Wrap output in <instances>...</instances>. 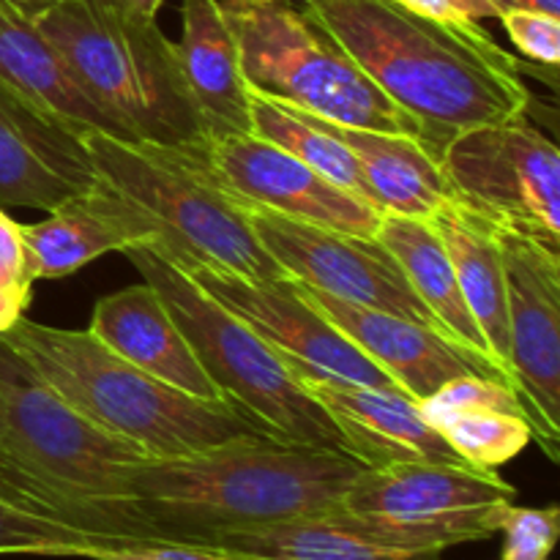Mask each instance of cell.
Masks as SVG:
<instances>
[{"label": "cell", "mask_w": 560, "mask_h": 560, "mask_svg": "<svg viewBox=\"0 0 560 560\" xmlns=\"http://www.w3.org/2000/svg\"><path fill=\"white\" fill-rule=\"evenodd\" d=\"M514 498L498 470L402 459L361 470L328 517L383 545L446 552L495 536Z\"/></svg>", "instance_id": "ba28073f"}, {"label": "cell", "mask_w": 560, "mask_h": 560, "mask_svg": "<svg viewBox=\"0 0 560 560\" xmlns=\"http://www.w3.org/2000/svg\"><path fill=\"white\" fill-rule=\"evenodd\" d=\"M299 381L337 421L366 468L402 463V459L468 465L448 446L446 438L421 416L419 402L408 394L392 392V388L331 383L320 377H299Z\"/></svg>", "instance_id": "e0dca14e"}, {"label": "cell", "mask_w": 560, "mask_h": 560, "mask_svg": "<svg viewBox=\"0 0 560 560\" xmlns=\"http://www.w3.org/2000/svg\"><path fill=\"white\" fill-rule=\"evenodd\" d=\"M375 238L392 252L394 260L399 262V268L408 277L410 288L424 301V306L432 312L441 331L452 342H457L459 348L470 350L479 359L498 366L490 348H487L479 323L474 320L468 304H465L457 273H454L446 246H443L441 235L432 228V222H427V219L399 217V213H383Z\"/></svg>", "instance_id": "7402d4cb"}, {"label": "cell", "mask_w": 560, "mask_h": 560, "mask_svg": "<svg viewBox=\"0 0 560 560\" xmlns=\"http://www.w3.org/2000/svg\"><path fill=\"white\" fill-rule=\"evenodd\" d=\"M416 14L432 16L443 22H481L498 16L490 0H397Z\"/></svg>", "instance_id": "1f68e13d"}, {"label": "cell", "mask_w": 560, "mask_h": 560, "mask_svg": "<svg viewBox=\"0 0 560 560\" xmlns=\"http://www.w3.org/2000/svg\"><path fill=\"white\" fill-rule=\"evenodd\" d=\"M27 304H31V301L20 299V295H14V293H9V290L0 288V334L9 331V328L20 320L22 312L27 310Z\"/></svg>", "instance_id": "836d02e7"}, {"label": "cell", "mask_w": 560, "mask_h": 560, "mask_svg": "<svg viewBox=\"0 0 560 560\" xmlns=\"http://www.w3.org/2000/svg\"><path fill=\"white\" fill-rule=\"evenodd\" d=\"M213 545L262 560H443V552L383 545L328 514L230 530Z\"/></svg>", "instance_id": "cb8c5ba5"}, {"label": "cell", "mask_w": 560, "mask_h": 560, "mask_svg": "<svg viewBox=\"0 0 560 560\" xmlns=\"http://www.w3.org/2000/svg\"><path fill=\"white\" fill-rule=\"evenodd\" d=\"M246 211L260 244L290 279L331 299L388 312L443 334L399 262L377 238L315 228L260 208L246 206Z\"/></svg>", "instance_id": "8fae6325"}, {"label": "cell", "mask_w": 560, "mask_h": 560, "mask_svg": "<svg viewBox=\"0 0 560 560\" xmlns=\"http://www.w3.org/2000/svg\"><path fill=\"white\" fill-rule=\"evenodd\" d=\"M98 545L66 525L33 517L14 506L0 503V556H38V558H88Z\"/></svg>", "instance_id": "4316f807"}, {"label": "cell", "mask_w": 560, "mask_h": 560, "mask_svg": "<svg viewBox=\"0 0 560 560\" xmlns=\"http://www.w3.org/2000/svg\"><path fill=\"white\" fill-rule=\"evenodd\" d=\"M96 186L82 131L0 82V208L55 211Z\"/></svg>", "instance_id": "5bb4252c"}, {"label": "cell", "mask_w": 560, "mask_h": 560, "mask_svg": "<svg viewBox=\"0 0 560 560\" xmlns=\"http://www.w3.org/2000/svg\"><path fill=\"white\" fill-rule=\"evenodd\" d=\"M33 279H66L109 252L151 246L153 233L124 200L96 180L91 191L60 202L38 224H22Z\"/></svg>", "instance_id": "d6986e66"}, {"label": "cell", "mask_w": 560, "mask_h": 560, "mask_svg": "<svg viewBox=\"0 0 560 560\" xmlns=\"http://www.w3.org/2000/svg\"><path fill=\"white\" fill-rule=\"evenodd\" d=\"M304 11L419 120L432 156L459 131L528 113L523 60L492 42L479 22L432 20L397 0H304Z\"/></svg>", "instance_id": "7a4b0ae2"}, {"label": "cell", "mask_w": 560, "mask_h": 560, "mask_svg": "<svg viewBox=\"0 0 560 560\" xmlns=\"http://www.w3.org/2000/svg\"><path fill=\"white\" fill-rule=\"evenodd\" d=\"M49 3H52V0H0V5H3V9H14V11H20V14L31 16V20L38 14V11L47 9Z\"/></svg>", "instance_id": "e575fe53"}, {"label": "cell", "mask_w": 560, "mask_h": 560, "mask_svg": "<svg viewBox=\"0 0 560 560\" xmlns=\"http://www.w3.org/2000/svg\"><path fill=\"white\" fill-rule=\"evenodd\" d=\"M498 20L506 27L514 47L536 66L558 69L560 60V16L545 11H506Z\"/></svg>", "instance_id": "f1b7e54d"}, {"label": "cell", "mask_w": 560, "mask_h": 560, "mask_svg": "<svg viewBox=\"0 0 560 560\" xmlns=\"http://www.w3.org/2000/svg\"><path fill=\"white\" fill-rule=\"evenodd\" d=\"M206 170L244 206L348 235L375 238L383 211L331 184L284 148L257 135L213 137Z\"/></svg>", "instance_id": "4fadbf2b"}, {"label": "cell", "mask_w": 560, "mask_h": 560, "mask_svg": "<svg viewBox=\"0 0 560 560\" xmlns=\"http://www.w3.org/2000/svg\"><path fill=\"white\" fill-rule=\"evenodd\" d=\"M126 5H131L135 11H140V14L145 16H156L159 9H162L164 0H124Z\"/></svg>", "instance_id": "d590c367"}, {"label": "cell", "mask_w": 560, "mask_h": 560, "mask_svg": "<svg viewBox=\"0 0 560 560\" xmlns=\"http://www.w3.org/2000/svg\"><path fill=\"white\" fill-rule=\"evenodd\" d=\"M96 180L153 233V249L178 268L206 266L249 279H290L266 252L249 211L206 170V153L82 131Z\"/></svg>", "instance_id": "5b68a950"}, {"label": "cell", "mask_w": 560, "mask_h": 560, "mask_svg": "<svg viewBox=\"0 0 560 560\" xmlns=\"http://www.w3.org/2000/svg\"><path fill=\"white\" fill-rule=\"evenodd\" d=\"M91 102L129 142L208 151L206 126L180 74L175 42L124 0H52L33 16Z\"/></svg>", "instance_id": "277c9868"}, {"label": "cell", "mask_w": 560, "mask_h": 560, "mask_svg": "<svg viewBox=\"0 0 560 560\" xmlns=\"http://www.w3.org/2000/svg\"><path fill=\"white\" fill-rule=\"evenodd\" d=\"M0 438H3V399H0Z\"/></svg>", "instance_id": "8d00e7d4"}, {"label": "cell", "mask_w": 560, "mask_h": 560, "mask_svg": "<svg viewBox=\"0 0 560 560\" xmlns=\"http://www.w3.org/2000/svg\"><path fill=\"white\" fill-rule=\"evenodd\" d=\"M249 115L252 135L284 148V151L293 153L299 162H304L306 167L320 173L323 178L342 186V189L353 191L361 200L372 202L364 184V175H361V167L353 159V153H350L337 137H331L328 131H323L320 126L312 124L301 109L288 107V104L282 102H273V98L260 96V93H252ZM372 206H375V202H372Z\"/></svg>", "instance_id": "d4e9b609"}, {"label": "cell", "mask_w": 560, "mask_h": 560, "mask_svg": "<svg viewBox=\"0 0 560 560\" xmlns=\"http://www.w3.org/2000/svg\"><path fill=\"white\" fill-rule=\"evenodd\" d=\"M175 55L208 137L249 135L252 91L222 0H184Z\"/></svg>", "instance_id": "ac0fdd59"}, {"label": "cell", "mask_w": 560, "mask_h": 560, "mask_svg": "<svg viewBox=\"0 0 560 560\" xmlns=\"http://www.w3.org/2000/svg\"><path fill=\"white\" fill-rule=\"evenodd\" d=\"M0 342L102 430L151 459L186 457L224 443L268 438L224 402H202L129 364L91 331L20 317ZM273 441V438H271Z\"/></svg>", "instance_id": "3957f363"}, {"label": "cell", "mask_w": 560, "mask_h": 560, "mask_svg": "<svg viewBox=\"0 0 560 560\" xmlns=\"http://www.w3.org/2000/svg\"><path fill=\"white\" fill-rule=\"evenodd\" d=\"M33 282L36 279H33L31 257L22 238V224H16L0 208V288L31 301Z\"/></svg>", "instance_id": "4dcf8cb0"}, {"label": "cell", "mask_w": 560, "mask_h": 560, "mask_svg": "<svg viewBox=\"0 0 560 560\" xmlns=\"http://www.w3.org/2000/svg\"><path fill=\"white\" fill-rule=\"evenodd\" d=\"M88 331L107 345L115 355L140 366L156 381L202 402L230 405L202 370L200 359L164 301L148 282L98 299Z\"/></svg>", "instance_id": "2e32d148"}, {"label": "cell", "mask_w": 560, "mask_h": 560, "mask_svg": "<svg viewBox=\"0 0 560 560\" xmlns=\"http://www.w3.org/2000/svg\"><path fill=\"white\" fill-rule=\"evenodd\" d=\"M180 271L189 273L208 295L260 334L277 353H282L299 377L402 392L375 361L366 359L317 306L304 299L293 279H249L206 266Z\"/></svg>", "instance_id": "7c38bea8"}, {"label": "cell", "mask_w": 560, "mask_h": 560, "mask_svg": "<svg viewBox=\"0 0 560 560\" xmlns=\"http://www.w3.org/2000/svg\"><path fill=\"white\" fill-rule=\"evenodd\" d=\"M506 277L509 372L534 438L550 459L560 443V249L492 224Z\"/></svg>", "instance_id": "30bf717a"}, {"label": "cell", "mask_w": 560, "mask_h": 560, "mask_svg": "<svg viewBox=\"0 0 560 560\" xmlns=\"http://www.w3.org/2000/svg\"><path fill=\"white\" fill-rule=\"evenodd\" d=\"M438 162L465 208L560 249V153L528 120L459 131Z\"/></svg>", "instance_id": "9c48e42d"}, {"label": "cell", "mask_w": 560, "mask_h": 560, "mask_svg": "<svg viewBox=\"0 0 560 560\" xmlns=\"http://www.w3.org/2000/svg\"><path fill=\"white\" fill-rule=\"evenodd\" d=\"M0 82L77 131H102L126 140L124 131L91 102L63 55L31 16L0 5Z\"/></svg>", "instance_id": "44dd1931"}, {"label": "cell", "mask_w": 560, "mask_h": 560, "mask_svg": "<svg viewBox=\"0 0 560 560\" xmlns=\"http://www.w3.org/2000/svg\"><path fill=\"white\" fill-rule=\"evenodd\" d=\"M430 222L446 246L465 304H468L474 320L479 323L492 359L512 381V372H509L506 277H503V260L492 222L465 208L459 200H452L446 208H441Z\"/></svg>", "instance_id": "603a6c76"}, {"label": "cell", "mask_w": 560, "mask_h": 560, "mask_svg": "<svg viewBox=\"0 0 560 560\" xmlns=\"http://www.w3.org/2000/svg\"><path fill=\"white\" fill-rule=\"evenodd\" d=\"M124 255L140 271L142 282L156 290L189 339L202 370L238 413L279 443L328 448L359 459L337 421L260 334L252 331L238 315L208 295L189 273L153 246H131Z\"/></svg>", "instance_id": "8992f818"}, {"label": "cell", "mask_w": 560, "mask_h": 560, "mask_svg": "<svg viewBox=\"0 0 560 560\" xmlns=\"http://www.w3.org/2000/svg\"><path fill=\"white\" fill-rule=\"evenodd\" d=\"M364 468L348 454L271 438L145 457L126 470L118 495L80 514L74 530L98 550L142 541L213 545L230 530L334 512Z\"/></svg>", "instance_id": "6da1fadb"}, {"label": "cell", "mask_w": 560, "mask_h": 560, "mask_svg": "<svg viewBox=\"0 0 560 560\" xmlns=\"http://www.w3.org/2000/svg\"><path fill=\"white\" fill-rule=\"evenodd\" d=\"M91 560H262L217 545H180V541H142V545L102 547Z\"/></svg>", "instance_id": "f546056e"}, {"label": "cell", "mask_w": 560, "mask_h": 560, "mask_svg": "<svg viewBox=\"0 0 560 560\" xmlns=\"http://www.w3.org/2000/svg\"><path fill=\"white\" fill-rule=\"evenodd\" d=\"M252 93L355 129L424 142L419 120L399 109L342 49L290 0H222Z\"/></svg>", "instance_id": "52a82bcc"}, {"label": "cell", "mask_w": 560, "mask_h": 560, "mask_svg": "<svg viewBox=\"0 0 560 560\" xmlns=\"http://www.w3.org/2000/svg\"><path fill=\"white\" fill-rule=\"evenodd\" d=\"M304 115L353 153L364 175L370 200L383 213L430 222L441 208L457 200L438 156H432L424 142L416 137L355 129V126L331 124L310 113Z\"/></svg>", "instance_id": "ffe728a7"}, {"label": "cell", "mask_w": 560, "mask_h": 560, "mask_svg": "<svg viewBox=\"0 0 560 560\" xmlns=\"http://www.w3.org/2000/svg\"><path fill=\"white\" fill-rule=\"evenodd\" d=\"M495 14H506V11H545V14L560 16V0H490Z\"/></svg>", "instance_id": "d6a6232c"}, {"label": "cell", "mask_w": 560, "mask_h": 560, "mask_svg": "<svg viewBox=\"0 0 560 560\" xmlns=\"http://www.w3.org/2000/svg\"><path fill=\"white\" fill-rule=\"evenodd\" d=\"M560 528L558 506L528 509L512 503L503 517L501 560H550Z\"/></svg>", "instance_id": "83f0119b"}, {"label": "cell", "mask_w": 560, "mask_h": 560, "mask_svg": "<svg viewBox=\"0 0 560 560\" xmlns=\"http://www.w3.org/2000/svg\"><path fill=\"white\" fill-rule=\"evenodd\" d=\"M448 446L479 470H498L512 463L534 441L528 419L523 413L495 408H474L443 413L430 421Z\"/></svg>", "instance_id": "484cf974"}, {"label": "cell", "mask_w": 560, "mask_h": 560, "mask_svg": "<svg viewBox=\"0 0 560 560\" xmlns=\"http://www.w3.org/2000/svg\"><path fill=\"white\" fill-rule=\"evenodd\" d=\"M295 288L416 402L435 394L443 383L459 375L492 377V381H501L503 386L512 388L509 377L498 366L479 359L470 350L459 348L457 342L438 334L435 328L419 326V323L388 315V312L366 310V306L331 299V295L306 288L301 282H295Z\"/></svg>", "instance_id": "9a60e30c"}]
</instances>
